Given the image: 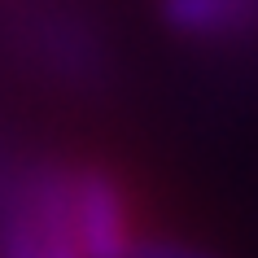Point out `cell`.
Listing matches in <instances>:
<instances>
[{
  "mask_svg": "<svg viewBox=\"0 0 258 258\" xmlns=\"http://www.w3.org/2000/svg\"><path fill=\"white\" fill-rule=\"evenodd\" d=\"M66 206L83 258H132L140 232L132 228V202L114 171L101 166L66 171Z\"/></svg>",
  "mask_w": 258,
  "mask_h": 258,
  "instance_id": "obj_1",
  "label": "cell"
},
{
  "mask_svg": "<svg viewBox=\"0 0 258 258\" xmlns=\"http://www.w3.org/2000/svg\"><path fill=\"white\" fill-rule=\"evenodd\" d=\"M132 258H215V254L202 245L175 241V236H140L132 245Z\"/></svg>",
  "mask_w": 258,
  "mask_h": 258,
  "instance_id": "obj_2",
  "label": "cell"
}]
</instances>
